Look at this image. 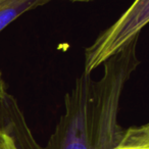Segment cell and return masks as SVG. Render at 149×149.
<instances>
[{"mask_svg":"<svg viewBox=\"0 0 149 149\" xmlns=\"http://www.w3.org/2000/svg\"><path fill=\"white\" fill-rule=\"evenodd\" d=\"M5 91H6V89H5V83L3 81L2 74L0 72V99H1V97H2V95L4 94Z\"/></svg>","mask_w":149,"mask_h":149,"instance_id":"5","label":"cell"},{"mask_svg":"<svg viewBox=\"0 0 149 149\" xmlns=\"http://www.w3.org/2000/svg\"><path fill=\"white\" fill-rule=\"evenodd\" d=\"M149 0H134L120 17L103 31L84 51V74L103 64L107 59L118 54L136 38L148 23Z\"/></svg>","mask_w":149,"mask_h":149,"instance_id":"2","label":"cell"},{"mask_svg":"<svg viewBox=\"0 0 149 149\" xmlns=\"http://www.w3.org/2000/svg\"><path fill=\"white\" fill-rule=\"evenodd\" d=\"M50 0H0V32L26 11L46 4Z\"/></svg>","mask_w":149,"mask_h":149,"instance_id":"3","label":"cell"},{"mask_svg":"<svg viewBox=\"0 0 149 149\" xmlns=\"http://www.w3.org/2000/svg\"><path fill=\"white\" fill-rule=\"evenodd\" d=\"M90 74H82L64 97V112L45 145L37 142L17 99L7 91L0 99V130L17 149H118L126 129L118 120L120 93L107 86L89 94Z\"/></svg>","mask_w":149,"mask_h":149,"instance_id":"1","label":"cell"},{"mask_svg":"<svg viewBox=\"0 0 149 149\" xmlns=\"http://www.w3.org/2000/svg\"><path fill=\"white\" fill-rule=\"evenodd\" d=\"M0 149H17L13 139L2 130H0Z\"/></svg>","mask_w":149,"mask_h":149,"instance_id":"4","label":"cell"},{"mask_svg":"<svg viewBox=\"0 0 149 149\" xmlns=\"http://www.w3.org/2000/svg\"><path fill=\"white\" fill-rule=\"evenodd\" d=\"M70 1H74V2H89V1H93V0H70Z\"/></svg>","mask_w":149,"mask_h":149,"instance_id":"6","label":"cell"}]
</instances>
